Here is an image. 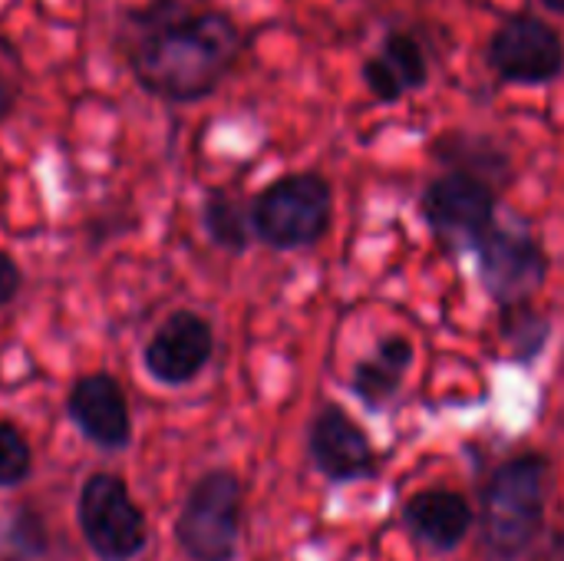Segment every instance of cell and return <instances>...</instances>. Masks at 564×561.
I'll list each match as a JSON object with an SVG mask.
<instances>
[{
    "label": "cell",
    "instance_id": "cell-1",
    "mask_svg": "<svg viewBox=\"0 0 564 561\" xmlns=\"http://www.w3.org/2000/svg\"><path fill=\"white\" fill-rule=\"evenodd\" d=\"M126 63L135 83L169 103L212 96L241 56V26L188 0H149L122 20Z\"/></svg>",
    "mask_w": 564,
    "mask_h": 561
},
{
    "label": "cell",
    "instance_id": "cell-2",
    "mask_svg": "<svg viewBox=\"0 0 564 561\" xmlns=\"http://www.w3.org/2000/svg\"><path fill=\"white\" fill-rule=\"evenodd\" d=\"M552 463L542 453H522L496 466L479 496V549L489 561L522 559L542 526L549 506Z\"/></svg>",
    "mask_w": 564,
    "mask_h": 561
},
{
    "label": "cell",
    "instance_id": "cell-3",
    "mask_svg": "<svg viewBox=\"0 0 564 561\" xmlns=\"http://www.w3.org/2000/svg\"><path fill=\"white\" fill-rule=\"evenodd\" d=\"M248 218L251 231L274 251L314 248L334 225V188L317 172L281 175L254 195Z\"/></svg>",
    "mask_w": 564,
    "mask_h": 561
},
{
    "label": "cell",
    "instance_id": "cell-4",
    "mask_svg": "<svg viewBox=\"0 0 564 561\" xmlns=\"http://www.w3.org/2000/svg\"><path fill=\"white\" fill-rule=\"evenodd\" d=\"M245 529V486L231 470H208L188 489L178 519L175 546L188 561H235Z\"/></svg>",
    "mask_w": 564,
    "mask_h": 561
},
{
    "label": "cell",
    "instance_id": "cell-5",
    "mask_svg": "<svg viewBox=\"0 0 564 561\" xmlns=\"http://www.w3.org/2000/svg\"><path fill=\"white\" fill-rule=\"evenodd\" d=\"M76 522L86 549L99 561H132L149 546V522L116 473H93L79 486Z\"/></svg>",
    "mask_w": 564,
    "mask_h": 561
},
{
    "label": "cell",
    "instance_id": "cell-6",
    "mask_svg": "<svg viewBox=\"0 0 564 561\" xmlns=\"http://www.w3.org/2000/svg\"><path fill=\"white\" fill-rule=\"evenodd\" d=\"M496 208H499L496 185L466 169H449L436 175L420 198L423 222L430 225L436 241L453 251L456 248L476 251V245L496 228Z\"/></svg>",
    "mask_w": 564,
    "mask_h": 561
},
{
    "label": "cell",
    "instance_id": "cell-7",
    "mask_svg": "<svg viewBox=\"0 0 564 561\" xmlns=\"http://www.w3.org/2000/svg\"><path fill=\"white\" fill-rule=\"evenodd\" d=\"M486 63L509 86H549L564 73L562 33L535 13H512L489 36Z\"/></svg>",
    "mask_w": 564,
    "mask_h": 561
},
{
    "label": "cell",
    "instance_id": "cell-8",
    "mask_svg": "<svg viewBox=\"0 0 564 561\" xmlns=\"http://www.w3.org/2000/svg\"><path fill=\"white\" fill-rule=\"evenodd\" d=\"M479 281L499 308L532 301L549 281V251L532 235L512 228H492L479 245Z\"/></svg>",
    "mask_w": 564,
    "mask_h": 561
},
{
    "label": "cell",
    "instance_id": "cell-9",
    "mask_svg": "<svg viewBox=\"0 0 564 561\" xmlns=\"http://www.w3.org/2000/svg\"><path fill=\"white\" fill-rule=\"evenodd\" d=\"M215 354V331L195 311L169 314L142 350L145 374L162 387H185L202 377Z\"/></svg>",
    "mask_w": 564,
    "mask_h": 561
},
{
    "label": "cell",
    "instance_id": "cell-10",
    "mask_svg": "<svg viewBox=\"0 0 564 561\" xmlns=\"http://www.w3.org/2000/svg\"><path fill=\"white\" fill-rule=\"evenodd\" d=\"M307 453L314 470L330 483H360L377 476V450L367 430L340 403L317 410L307 430Z\"/></svg>",
    "mask_w": 564,
    "mask_h": 561
},
{
    "label": "cell",
    "instance_id": "cell-11",
    "mask_svg": "<svg viewBox=\"0 0 564 561\" xmlns=\"http://www.w3.org/2000/svg\"><path fill=\"white\" fill-rule=\"evenodd\" d=\"M66 413L73 427L99 450L119 453L132 443V413L122 387L109 374H86L69 387Z\"/></svg>",
    "mask_w": 564,
    "mask_h": 561
},
{
    "label": "cell",
    "instance_id": "cell-12",
    "mask_svg": "<svg viewBox=\"0 0 564 561\" xmlns=\"http://www.w3.org/2000/svg\"><path fill=\"white\" fill-rule=\"evenodd\" d=\"M367 89L383 106L400 103L406 93H416L430 83V56L416 33L410 30H390L373 56L360 66Z\"/></svg>",
    "mask_w": 564,
    "mask_h": 561
},
{
    "label": "cell",
    "instance_id": "cell-13",
    "mask_svg": "<svg viewBox=\"0 0 564 561\" xmlns=\"http://www.w3.org/2000/svg\"><path fill=\"white\" fill-rule=\"evenodd\" d=\"M403 526L416 542L433 552H456L476 526V513L469 499L456 489H423L406 499Z\"/></svg>",
    "mask_w": 564,
    "mask_h": 561
},
{
    "label": "cell",
    "instance_id": "cell-14",
    "mask_svg": "<svg viewBox=\"0 0 564 561\" xmlns=\"http://www.w3.org/2000/svg\"><path fill=\"white\" fill-rule=\"evenodd\" d=\"M416 347L403 334L380 337L373 357L360 360L350 374V390L367 410H383L403 387L406 370L413 367Z\"/></svg>",
    "mask_w": 564,
    "mask_h": 561
},
{
    "label": "cell",
    "instance_id": "cell-15",
    "mask_svg": "<svg viewBox=\"0 0 564 561\" xmlns=\"http://www.w3.org/2000/svg\"><path fill=\"white\" fill-rule=\"evenodd\" d=\"M433 155L440 162H446L449 169H466L482 175L486 182L492 179H509V155L506 149L489 139V136H476V132H443L433 142Z\"/></svg>",
    "mask_w": 564,
    "mask_h": 561
},
{
    "label": "cell",
    "instance_id": "cell-16",
    "mask_svg": "<svg viewBox=\"0 0 564 561\" xmlns=\"http://www.w3.org/2000/svg\"><path fill=\"white\" fill-rule=\"evenodd\" d=\"M499 311H502L499 327H502L506 344L512 347V357H516L519 364H532L535 357H542V350H545V344H549V337H552L549 317L539 314V311L532 308V301L512 304V308H499Z\"/></svg>",
    "mask_w": 564,
    "mask_h": 561
},
{
    "label": "cell",
    "instance_id": "cell-17",
    "mask_svg": "<svg viewBox=\"0 0 564 561\" xmlns=\"http://www.w3.org/2000/svg\"><path fill=\"white\" fill-rule=\"evenodd\" d=\"M202 222H205L208 238H212L218 248L235 251V255H241V251L248 248L251 218L241 212V205H238L225 188H212V192H208L205 208H202Z\"/></svg>",
    "mask_w": 564,
    "mask_h": 561
},
{
    "label": "cell",
    "instance_id": "cell-18",
    "mask_svg": "<svg viewBox=\"0 0 564 561\" xmlns=\"http://www.w3.org/2000/svg\"><path fill=\"white\" fill-rule=\"evenodd\" d=\"M50 536L43 526V516L33 509H17L10 526H7V539H3V555L7 561H36L46 555Z\"/></svg>",
    "mask_w": 564,
    "mask_h": 561
},
{
    "label": "cell",
    "instance_id": "cell-19",
    "mask_svg": "<svg viewBox=\"0 0 564 561\" xmlns=\"http://www.w3.org/2000/svg\"><path fill=\"white\" fill-rule=\"evenodd\" d=\"M33 473V453L26 436L10 423L0 420V489H17Z\"/></svg>",
    "mask_w": 564,
    "mask_h": 561
},
{
    "label": "cell",
    "instance_id": "cell-20",
    "mask_svg": "<svg viewBox=\"0 0 564 561\" xmlns=\"http://www.w3.org/2000/svg\"><path fill=\"white\" fill-rule=\"evenodd\" d=\"M17 291H20V268L7 251H0V308L10 304Z\"/></svg>",
    "mask_w": 564,
    "mask_h": 561
},
{
    "label": "cell",
    "instance_id": "cell-21",
    "mask_svg": "<svg viewBox=\"0 0 564 561\" xmlns=\"http://www.w3.org/2000/svg\"><path fill=\"white\" fill-rule=\"evenodd\" d=\"M10 109H13V89H10V83L0 76V119L10 116Z\"/></svg>",
    "mask_w": 564,
    "mask_h": 561
},
{
    "label": "cell",
    "instance_id": "cell-22",
    "mask_svg": "<svg viewBox=\"0 0 564 561\" xmlns=\"http://www.w3.org/2000/svg\"><path fill=\"white\" fill-rule=\"evenodd\" d=\"M542 7H545V10H552V13H562L564 17V0H542Z\"/></svg>",
    "mask_w": 564,
    "mask_h": 561
}]
</instances>
